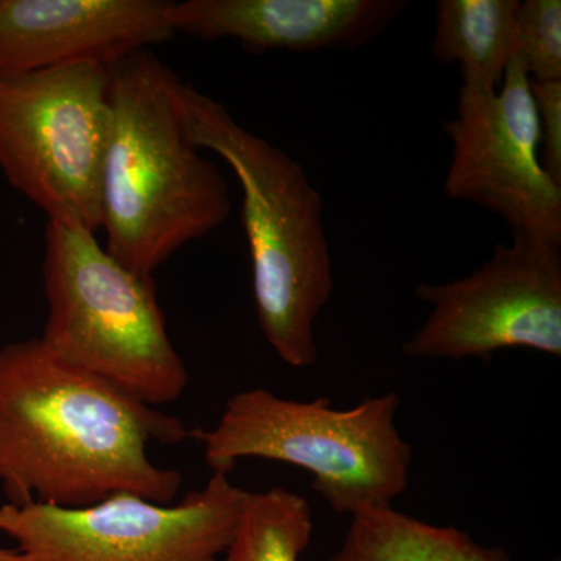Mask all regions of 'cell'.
<instances>
[{
  "instance_id": "cell-1",
  "label": "cell",
  "mask_w": 561,
  "mask_h": 561,
  "mask_svg": "<svg viewBox=\"0 0 561 561\" xmlns=\"http://www.w3.org/2000/svg\"><path fill=\"white\" fill-rule=\"evenodd\" d=\"M179 416L58 359L39 337L0 348V485L11 505L81 508L113 496L173 504L183 474L150 445H180Z\"/></svg>"
},
{
  "instance_id": "cell-2",
  "label": "cell",
  "mask_w": 561,
  "mask_h": 561,
  "mask_svg": "<svg viewBox=\"0 0 561 561\" xmlns=\"http://www.w3.org/2000/svg\"><path fill=\"white\" fill-rule=\"evenodd\" d=\"M181 87L149 49L110 65L101 231L111 256L147 278L231 213L224 173L187 131Z\"/></svg>"
},
{
  "instance_id": "cell-3",
  "label": "cell",
  "mask_w": 561,
  "mask_h": 561,
  "mask_svg": "<svg viewBox=\"0 0 561 561\" xmlns=\"http://www.w3.org/2000/svg\"><path fill=\"white\" fill-rule=\"evenodd\" d=\"M181 106L195 146L227 162L242 190L254 305L265 341L280 360H319L313 324L334 289L323 202L305 168L247 130L221 103L191 83Z\"/></svg>"
},
{
  "instance_id": "cell-4",
  "label": "cell",
  "mask_w": 561,
  "mask_h": 561,
  "mask_svg": "<svg viewBox=\"0 0 561 561\" xmlns=\"http://www.w3.org/2000/svg\"><path fill=\"white\" fill-rule=\"evenodd\" d=\"M49 316L41 342L58 359L161 408L190 382L153 278L122 265L79 221L49 220L43 267Z\"/></svg>"
},
{
  "instance_id": "cell-5",
  "label": "cell",
  "mask_w": 561,
  "mask_h": 561,
  "mask_svg": "<svg viewBox=\"0 0 561 561\" xmlns=\"http://www.w3.org/2000/svg\"><path fill=\"white\" fill-rule=\"evenodd\" d=\"M397 393L339 411L328 398L284 400L265 389L239 391L213 430H191L213 472L241 459L284 461L311 472L332 511L390 508L409 485L412 449L397 427Z\"/></svg>"
},
{
  "instance_id": "cell-6",
  "label": "cell",
  "mask_w": 561,
  "mask_h": 561,
  "mask_svg": "<svg viewBox=\"0 0 561 561\" xmlns=\"http://www.w3.org/2000/svg\"><path fill=\"white\" fill-rule=\"evenodd\" d=\"M110 66L0 76V171L49 220L102 228Z\"/></svg>"
},
{
  "instance_id": "cell-7",
  "label": "cell",
  "mask_w": 561,
  "mask_h": 561,
  "mask_svg": "<svg viewBox=\"0 0 561 561\" xmlns=\"http://www.w3.org/2000/svg\"><path fill=\"white\" fill-rule=\"evenodd\" d=\"M228 476L213 472L176 504L130 493L81 508L3 504L0 531L21 561H220L245 497Z\"/></svg>"
},
{
  "instance_id": "cell-8",
  "label": "cell",
  "mask_w": 561,
  "mask_h": 561,
  "mask_svg": "<svg viewBox=\"0 0 561 561\" xmlns=\"http://www.w3.org/2000/svg\"><path fill=\"white\" fill-rule=\"evenodd\" d=\"M434 306L402 353L415 359H486L500 350L561 356V245L512 234L463 279L420 284Z\"/></svg>"
},
{
  "instance_id": "cell-9",
  "label": "cell",
  "mask_w": 561,
  "mask_h": 561,
  "mask_svg": "<svg viewBox=\"0 0 561 561\" xmlns=\"http://www.w3.org/2000/svg\"><path fill=\"white\" fill-rule=\"evenodd\" d=\"M443 130L453 144L446 197L497 214L512 234L561 245V186L541 164L530 76L518 55L500 90L461 83L456 117Z\"/></svg>"
},
{
  "instance_id": "cell-10",
  "label": "cell",
  "mask_w": 561,
  "mask_h": 561,
  "mask_svg": "<svg viewBox=\"0 0 561 561\" xmlns=\"http://www.w3.org/2000/svg\"><path fill=\"white\" fill-rule=\"evenodd\" d=\"M164 0H0V76L113 62L172 39Z\"/></svg>"
},
{
  "instance_id": "cell-11",
  "label": "cell",
  "mask_w": 561,
  "mask_h": 561,
  "mask_svg": "<svg viewBox=\"0 0 561 561\" xmlns=\"http://www.w3.org/2000/svg\"><path fill=\"white\" fill-rule=\"evenodd\" d=\"M404 0H186L171 2L173 33L236 39L251 54L357 49L381 35Z\"/></svg>"
},
{
  "instance_id": "cell-12",
  "label": "cell",
  "mask_w": 561,
  "mask_h": 561,
  "mask_svg": "<svg viewBox=\"0 0 561 561\" xmlns=\"http://www.w3.org/2000/svg\"><path fill=\"white\" fill-rule=\"evenodd\" d=\"M330 561H511L502 546H483L454 527L434 526L390 508L351 513Z\"/></svg>"
},
{
  "instance_id": "cell-13",
  "label": "cell",
  "mask_w": 561,
  "mask_h": 561,
  "mask_svg": "<svg viewBox=\"0 0 561 561\" xmlns=\"http://www.w3.org/2000/svg\"><path fill=\"white\" fill-rule=\"evenodd\" d=\"M518 5V0H438L435 60L457 62L463 84L500 90L515 57Z\"/></svg>"
},
{
  "instance_id": "cell-14",
  "label": "cell",
  "mask_w": 561,
  "mask_h": 561,
  "mask_svg": "<svg viewBox=\"0 0 561 561\" xmlns=\"http://www.w3.org/2000/svg\"><path fill=\"white\" fill-rule=\"evenodd\" d=\"M313 530L309 502L275 486L245 491L238 526L220 561H300Z\"/></svg>"
},
{
  "instance_id": "cell-15",
  "label": "cell",
  "mask_w": 561,
  "mask_h": 561,
  "mask_svg": "<svg viewBox=\"0 0 561 561\" xmlns=\"http://www.w3.org/2000/svg\"><path fill=\"white\" fill-rule=\"evenodd\" d=\"M515 55L530 80L561 81V2L524 0L516 11Z\"/></svg>"
},
{
  "instance_id": "cell-16",
  "label": "cell",
  "mask_w": 561,
  "mask_h": 561,
  "mask_svg": "<svg viewBox=\"0 0 561 561\" xmlns=\"http://www.w3.org/2000/svg\"><path fill=\"white\" fill-rule=\"evenodd\" d=\"M540 127L542 168L561 186V81L530 80Z\"/></svg>"
},
{
  "instance_id": "cell-17",
  "label": "cell",
  "mask_w": 561,
  "mask_h": 561,
  "mask_svg": "<svg viewBox=\"0 0 561 561\" xmlns=\"http://www.w3.org/2000/svg\"><path fill=\"white\" fill-rule=\"evenodd\" d=\"M0 561H21V557L16 549L0 548Z\"/></svg>"
}]
</instances>
